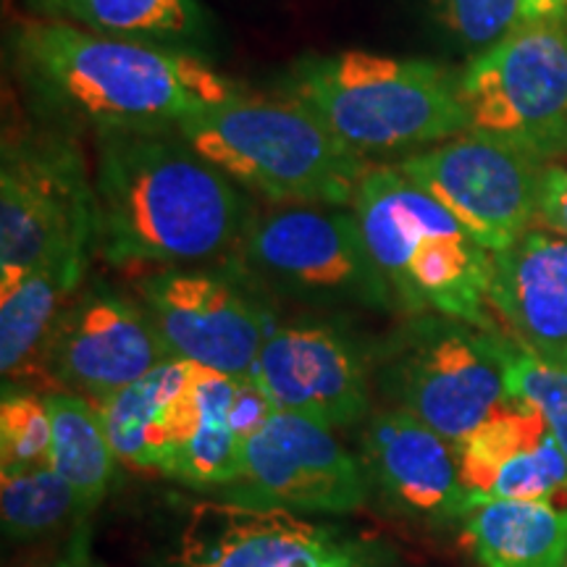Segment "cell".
I'll list each match as a JSON object with an SVG mask.
<instances>
[{
  "mask_svg": "<svg viewBox=\"0 0 567 567\" xmlns=\"http://www.w3.org/2000/svg\"><path fill=\"white\" fill-rule=\"evenodd\" d=\"M467 132L547 161L567 153V30L557 19L520 21L457 80Z\"/></svg>",
  "mask_w": 567,
  "mask_h": 567,
  "instance_id": "cell-9",
  "label": "cell"
},
{
  "mask_svg": "<svg viewBox=\"0 0 567 567\" xmlns=\"http://www.w3.org/2000/svg\"><path fill=\"white\" fill-rule=\"evenodd\" d=\"M218 496L234 505L295 515H347L363 507L371 494L363 465L344 450L334 431L279 410L245 442L239 478Z\"/></svg>",
  "mask_w": 567,
  "mask_h": 567,
  "instance_id": "cell-13",
  "label": "cell"
},
{
  "mask_svg": "<svg viewBox=\"0 0 567 567\" xmlns=\"http://www.w3.org/2000/svg\"><path fill=\"white\" fill-rule=\"evenodd\" d=\"M182 371L184 360H168L101 405L111 444L122 463L137 471L158 473L163 455V413H166V402L174 386L179 384Z\"/></svg>",
  "mask_w": 567,
  "mask_h": 567,
  "instance_id": "cell-23",
  "label": "cell"
},
{
  "mask_svg": "<svg viewBox=\"0 0 567 567\" xmlns=\"http://www.w3.org/2000/svg\"><path fill=\"white\" fill-rule=\"evenodd\" d=\"M13 61L34 111L97 137L176 130L245 90L189 48L109 38L61 19L27 21Z\"/></svg>",
  "mask_w": 567,
  "mask_h": 567,
  "instance_id": "cell-1",
  "label": "cell"
},
{
  "mask_svg": "<svg viewBox=\"0 0 567 567\" xmlns=\"http://www.w3.org/2000/svg\"><path fill=\"white\" fill-rule=\"evenodd\" d=\"M176 134L237 184L284 205H352L371 168L365 155L289 95L258 97L243 90L187 116Z\"/></svg>",
  "mask_w": 567,
  "mask_h": 567,
  "instance_id": "cell-4",
  "label": "cell"
},
{
  "mask_svg": "<svg viewBox=\"0 0 567 567\" xmlns=\"http://www.w3.org/2000/svg\"><path fill=\"white\" fill-rule=\"evenodd\" d=\"M276 413H279V408H276L274 396L266 392V386L258 379L237 381L229 405V425L239 444L245 446V442H250Z\"/></svg>",
  "mask_w": 567,
  "mask_h": 567,
  "instance_id": "cell-28",
  "label": "cell"
},
{
  "mask_svg": "<svg viewBox=\"0 0 567 567\" xmlns=\"http://www.w3.org/2000/svg\"><path fill=\"white\" fill-rule=\"evenodd\" d=\"M350 208L402 316L434 313L496 331L492 252L434 195L400 166H371Z\"/></svg>",
  "mask_w": 567,
  "mask_h": 567,
  "instance_id": "cell-3",
  "label": "cell"
},
{
  "mask_svg": "<svg viewBox=\"0 0 567 567\" xmlns=\"http://www.w3.org/2000/svg\"><path fill=\"white\" fill-rule=\"evenodd\" d=\"M252 379L276 408L337 431L363 423L371 405V358L329 323L276 326Z\"/></svg>",
  "mask_w": 567,
  "mask_h": 567,
  "instance_id": "cell-14",
  "label": "cell"
},
{
  "mask_svg": "<svg viewBox=\"0 0 567 567\" xmlns=\"http://www.w3.org/2000/svg\"><path fill=\"white\" fill-rule=\"evenodd\" d=\"M48 19L82 30L163 45H197L210 38V17L200 0H30Z\"/></svg>",
  "mask_w": 567,
  "mask_h": 567,
  "instance_id": "cell-20",
  "label": "cell"
},
{
  "mask_svg": "<svg viewBox=\"0 0 567 567\" xmlns=\"http://www.w3.org/2000/svg\"><path fill=\"white\" fill-rule=\"evenodd\" d=\"M90 538H92L90 523H87V517H82V520H76V528L69 538L66 549H63L61 555L55 557L48 567H92L95 565L90 557Z\"/></svg>",
  "mask_w": 567,
  "mask_h": 567,
  "instance_id": "cell-31",
  "label": "cell"
},
{
  "mask_svg": "<svg viewBox=\"0 0 567 567\" xmlns=\"http://www.w3.org/2000/svg\"><path fill=\"white\" fill-rule=\"evenodd\" d=\"M368 494L408 520H450L465 515L457 446L405 410H375L358 436Z\"/></svg>",
  "mask_w": 567,
  "mask_h": 567,
  "instance_id": "cell-15",
  "label": "cell"
},
{
  "mask_svg": "<svg viewBox=\"0 0 567 567\" xmlns=\"http://www.w3.org/2000/svg\"><path fill=\"white\" fill-rule=\"evenodd\" d=\"M237 258L247 279L305 305L400 313L358 218L339 205H284L255 216Z\"/></svg>",
  "mask_w": 567,
  "mask_h": 567,
  "instance_id": "cell-8",
  "label": "cell"
},
{
  "mask_svg": "<svg viewBox=\"0 0 567 567\" xmlns=\"http://www.w3.org/2000/svg\"><path fill=\"white\" fill-rule=\"evenodd\" d=\"M507 339L446 316H408L371 354L389 408L405 410L446 442H465L507 400Z\"/></svg>",
  "mask_w": 567,
  "mask_h": 567,
  "instance_id": "cell-6",
  "label": "cell"
},
{
  "mask_svg": "<svg viewBox=\"0 0 567 567\" xmlns=\"http://www.w3.org/2000/svg\"><path fill=\"white\" fill-rule=\"evenodd\" d=\"M434 19L467 48H488L523 21L520 0H431Z\"/></svg>",
  "mask_w": 567,
  "mask_h": 567,
  "instance_id": "cell-27",
  "label": "cell"
},
{
  "mask_svg": "<svg viewBox=\"0 0 567 567\" xmlns=\"http://www.w3.org/2000/svg\"><path fill=\"white\" fill-rule=\"evenodd\" d=\"M507 396L526 400L547 417L551 436L567 457V368H557L534 358L509 342L505 358Z\"/></svg>",
  "mask_w": 567,
  "mask_h": 567,
  "instance_id": "cell-26",
  "label": "cell"
},
{
  "mask_svg": "<svg viewBox=\"0 0 567 567\" xmlns=\"http://www.w3.org/2000/svg\"><path fill=\"white\" fill-rule=\"evenodd\" d=\"M565 567H567V563H565Z\"/></svg>",
  "mask_w": 567,
  "mask_h": 567,
  "instance_id": "cell-34",
  "label": "cell"
},
{
  "mask_svg": "<svg viewBox=\"0 0 567 567\" xmlns=\"http://www.w3.org/2000/svg\"><path fill=\"white\" fill-rule=\"evenodd\" d=\"M53 457V429L45 400L30 389L3 384L0 402V463L3 473L48 467Z\"/></svg>",
  "mask_w": 567,
  "mask_h": 567,
  "instance_id": "cell-25",
  "label": "cell"
},
{
  "mask_svg": "<svg viewBox=\"0 0 567 567\" xmlns=\"http://www.w3.org/2000/svg\"><path fill=\"white\" fill-rule=\"evenodd\" d=\"M523 21L557 19L563 21L567 13V0H520Z\"/></svg>",
  "mask_w": 567,
  "mask_h": 567,
  "instance_id": "cell-32",
  "label": "cell"
},
{
  "mask_svg": "<svg viewBox=\"0 0 567 567\" xmlns=\"http://www.w3.org/2000/svg\"><path fill=\"white\" fill-rule=\"evenodd\" d=\"M536 224L567 239V168H544L542 187H538Z\"/></svg>",
  "mask_w": 567,
  "mask_h": 567,
  "instance_id": "cell-30",
  "label": "cell"
},
{
  "mask_svg": "<svg viewBox=\"0 0 567 567\" xmlns=\"http://www.w3.org/2000/svg\"><path fill=\"white\" fill-rule=\"evenodd\" d=\"M42 400L53 429L51 465L80 496L82 515L87 517L109 494L118 460L105 429L103 410L87 396L66 389H51Z\"/></svg>",
  "mask_w": 567,
  "mask_h": 567,
  "instance_id": "cell-21",
  "label": "cell"
},
{
  "mask_svg": "<svg viewBox=\"0 0 567 567\" xmlns=\"http://www.w3.org/2000/svg\"><path fill=\"white\" fill-rule=\"evenodd\" d=\"M460 76L423 59L368 51L305 55L284 92L308 105L354 153L434 145L467 132Z\"/></svg>",
  "mask_w": 567,
  "mask_h": 567,
  "instance_id": "cell-5",
  "label": "cell"
},
{
  "mask_svg": "<svg viewBox=\"0 0 567 567\" xmlns=\"http://www.w3.org/2000/svg\"><path fill=\"white\" fill-rule=\"evenodd\" d=\"M488 308L520 350L567 368V239L528 229L492 252Z\"/></svg>",
  "mask_w": 567,
  "mask_h": 567,
  "instance_id": "cell-16",
  "label": "cell"
},
{
  "mask_svg": "<svg viewBox=\"0 0 567 567\" xmlns=\"http://www.w3.org/2000/svg\"><path fill=\"white\" fill-rule=\"evenodd\" d=\"M140 302L174 360L252 379L258 354L276 331L274 310L243 274L208 268H155L134 284Z\"/></svg>",
  "mask_w": 567,
  "mask_h": 567,
  "instance_id": "cell-10",
  "label": "cell"
},
{
  "mask_svg": "<svg viewBox=\"0 0 567 567\" xmlns=\"http://www.w3.org/2000/svg\"><path fill=\"white\" fill-rule=\"evenodd\" d=\"M95 252L113 268H184L239 252L250 197L166 132L97 137Z\"/></svg>",
  "mask_w": 567,
  "mask_h": 567,
  "instance_id": "cell-2",
  "label": "cell"
},
{
  "mask_svg": "<svg viewBox=\"0 0 567 567\" xmlns=\"http://www.w3.org/2000/svg\"><path fill=\"white\" fill-rule=\"evenodd\" d=\"M542 158L478 132L400 161L417 187L452 210L488 252L505 250L536 221Z\"/></svg>",
  "mask_w": 567,
  "mask_h": 567,
  "instance_id": "cell-12",
  "label": "cell"
},
{
  "mask_svg": "<svg viewBox=\"0 0 567 567\" xmlns=\"http://www.w3.org/2000/svg\"><path fill=\"white\" fill-rule=\"evenodd\" d=\"M481 567H565L567 509L551 502L494 499L465 513Z\"/></svg>",
  "mask_w": 567,
  "mask_h": 567,
  "instance_id": "cell-18",
  "label": "cell"
},
{
  "mask_svg": "<svg viewBox=\"0 0 567 567\" xmlns=\"http://www.w3.org/2000/svg\"><path fill=\"white\" fill-rule=\"evenodd\" d=\"M331 528L274 507L200 502L179 536L176 567H321Z\"/></svg>",
  "mask_w": 567,
  "mask_h": 567,
  "instance_id": "cell-17",
  "label": "cell"
},
{
  "mask_svg": "<svg viewBox=\"0 0 567 567\" xmlns=\"http://www.w3.org/2000/svg\"><path fill=\"white\" fill-rule=\"evenodd\" d=\"M95 252V182L76 142L40 132L3 142L0 279L48 266L87 274Z\"/></svg>",
  "mask_w": 567,
  "mask_h": 567,
  "instance_id": "cell-7",
  "label": "cell"
},
{
  "mask_svg": "<svg viewBox=\"0 0 567 567\" xmlns=\"http://www.w3.org/2000/svg\"><path fill=\"white\" fill-rule=\"evenodd\" d=\"M92 567H103V565H101V563H95V565H92Z\"/></svg>",
  "mask_w": 567,
  "mask_h": 567,
  "instance_id": "cell-33",
  "label": "cell"
},
{
  "mask_svg": "<svg viewBox=\"0 0 567 567\" xmlns=\"http://www.w3.org/2000/svg\"><path fill=\"white\" fill-rule=\"evenodd\" d=\"M549 434L547 417L538 413V408L530 402L507 396L502 405H496L494 413L465 442L457 444L460 481H463L467 494L465 513L484 499L496 473L509 460L536 450Z\"/></svg>",
  "mask_w": 567,
  "mask_h": 567,
  "instance_id": "cell-22",
  "label": "cell"
},
{
  "mask_svg": "<svg viewBox=\"0 0 567 567\" xmlns=\"http://www.w3.org/2000/svg\"><path fill=\"white\" fill-rule=\"evenodd\" d=\"M168 360L172 352L140 297L92 281L82 284L55 318L38 375L53 381V389L103 405Z\"/></svg>",
  "mask_w": 567,
  "mask_h": 567,
  "instance_id": "cell-11",
  "label": "cell"
},
{
  "mask_svg": "<svg viewBox=\"0 0 567 567\" xmlns=\"http://www.w3.org/2000/svg\"><path fill=\"white\" fill-rule=\"evenodd\" d=\"M321 567H405L386 544L373 542V538L342 536L331 528L329 547Z\"/></svg>",
  "mask_w": 567,
  "mask_h": 567,
  "instance_id": "cell-29",
  "label": "cell"
},
{
  "mask_svg": "<svg viewBox=\"0 0 567 567\" xmlns=\"http://www.w3.org/2000/svg\"><path fill=\"white\" fill-rule=\"evenodd\" d=\"M0 515L3 534L13 542H27L51 534L69 517L82 520L80 496L53 465L17 471L0 476Z\"/></svg>",
  "mask_w": 567,
  "mask_h": 567,
  "instance_id": "cell-24",
  "label": "cell"
},
{
  "mask_svg": "<svg viewBox=\"0 0 567 567\" xmlns=\"http://www.w3.org/2000/svg\"><path fill=\"white\" fill-rule=\"evenodd\" d=\"M84 284L82 271L48 266L0 279V371L3 384L38 375L55 318Z\"/></svg>",
  "mask_w": 567,
  "mask_h": 567,
  "instance_id": "cell-19",
  "label": "cell"
}]
</instances>
